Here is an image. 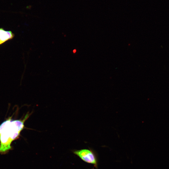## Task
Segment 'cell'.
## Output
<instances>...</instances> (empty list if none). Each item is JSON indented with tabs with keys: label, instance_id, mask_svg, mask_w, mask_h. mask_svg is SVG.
Masks as SVG:
<instances>
[{
	"label": "cell",
	"instance_id": "obj_1",
	"mask_svg": "<svg viewBox=\"0 0 169 169\" xmlns=\"http://www.w3.org/2000/svg\"><path fill=\"white\" fill-rule=\"evenodd\" d=\"M30 115L28 112L22 120H13L10 118L0 125L1 154H5L11 149L12 142L19 136L25 128L24 122Z\"/></svg>",
	"mask_w": 169,
	"mask_h": 169
},
{
	"label": "cell",
	"instance_id": "obj_2",
	"mask_svg": "<svg viewBox=\"0 0 169 169\" xmlns=\"http://www.w3.org/2000/svg\"><path fill=\"white\" fill-rule=\"evenodd\" d=\"M75 155L79 157L83 161L93 164L97 168L98 159L95 152L92 149H87L75 150L72 151Z\"/></svg>",
	"mask_w": 169,
	"mask_h": 169
},
{
	"label": "cell",
	"instance_id": "obj_3",
	"mask_svg": "<svg viewBox=\"0 0 169 169\" xmlns=\"http://www.w3.org/2000/svg\"><path fill=\"white\" fill-rule=\"evenodd\" d=\"M14 36V34L12 31H5L3 28H0V44L12 39Z\"/></svg>",
	"mask_w": 169,
	"mask_h": 169
},
{
	"label": "cell",
	"instance_id": "obj_4",
	"mask_svg": "<svg viewBox=\"0 0 169 169\" xmlns=\"http://www.w3.org/2000/svg\"><path fill=\"white\" fill-rule=\"evenodd\" d=\"M76 52V49H74L73 50V52L74 53H75Z\"/></svg>",
	"mask_w": 169,
	"mask_h": 169
}]
</instances>
